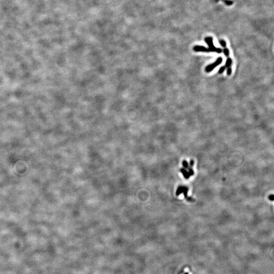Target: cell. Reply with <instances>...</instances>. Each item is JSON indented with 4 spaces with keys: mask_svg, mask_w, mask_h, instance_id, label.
<instances>
[{
    "mask_svg": "<svg viewBox=\"0 0 274 274\" xmlns=\"http://www.w3.org/2000/svg\"><path fill=\"white\" fill-rule=\"evenodd\" d=\"M205 41L207 43L209 48L213 49L215 52H217V54H221L222 52V50L220 48H216L214 46V44L213 42L212 37H206L205 38Z\"/></svg>",
    "mask_w": 274,
    "mask_h": 274,
    "instance_id": "6da1fadb",
    "label": "cell"
},
{
    "mask_svg": "<svg viewBox=\"0 0 274 274\" xmlns=\"http://www.w3.org/2000/svg\"><path fill=\"white\" fill-rule=\"evenodd\" d=\"M222 60H223V59H222L221 57H218V58L216 60L215 62H214V63L210 64V65H208L207 67H205V72H207V73H209V72H211L212 71L214 70V68H215L216 67H217L220 64L222 63Z\"/></svg>",
    "mask_w": 274,
    "mask_h": 274,
    "instance_id": "7a4b0ae2",
    "label": "cell"
},
{
    "mask_svg": "<svg viewBox=\"0 0 274 274\" xmlns=\"http://www.w3.org/2000/svg\"><path fill=\"white\" fill-rule=\"evenodd\" d=\"M194 50L196 52H215L214 50L210 48H205L203 46H199L197 45L194 47Z\"/></svg>",
    "mask_w": 274,
    "mask_h": 274,
    "instance_id": "3957f363",
    "label": "cell"
},
{
    "mask_svg": "<svg viewBox=\"0 0 274 274\" xmlns=\"http://www.w3.org/2000/svg\"><path fill=\"white\" fill-rule=\"evenodd\" d=\"M232 59H231L229 57H228L227 60L226 61V65H225V66H226V68H228L231 67V66H232Z\"/></svg>",
    "mask_w": 274,
    "mask_h": 274,
    "instance_id": "277c9868",
    "label": "cell"
},
{
    "mask_svg": "<svg viewBox=\"0 0 274 274\" xmlns=\"http://www.w3.org/2000/svg\"><path fill=\"white\" fill-rule=\"evenodd\" d=\"M223 53H224V55L226 56V57H229V49L226 48V47H225L224 49H223Z\"/></svg>",
    "mask_w": 274,
    "mask_h": 274,
    "instance_id": "5b68a950",
    "label": "cell"
},
{
    "mask_svg": "<svg viewBox=\"0 0 274 274\" xmlns=\"http://www.w3.org/2000/svg\"><path fill=\"white\" fill-rule=\"evenodd\" d=\"M222 1H223L228 6L232 5L233 4V2H232V1H231V0H222Z\"/></svg>",
    "mask_w": 274,
    "mask_h": 274,
    "instance_id": "8992f818",
    "label": "cell"
},
{
    "mask_svg": "<svg viewBox=\"0 0 274 274\" xmlns=\"http://www.w3.org/2000/svg\"><path fill=\"white\" fill-rule=\"evenodd\" d=\"M219 43L220 44V45L224 48H225L226 46V43L223 40H220L219 41Z\"/></svg>",
    "mask_w": 274,
    "mask_h": 274,
    "instance_id": "52a82bcc",
    "label": "cell"
},
{
    "mask_svg": "<svg viewBox=\"0 0 274 274\" xmlns=\"http://www.w3.org/2000/svg\"><path fill=\"white\" fill-rule=\"evenodd\" d=\"M226 66H222V67H221L220 69L219 70V71H218V73L219 74H222L223 72H224V71L226 70Z\"/></svg>",
    "mask_w": 274,
    "mask_h": 274,
    "instance_id": "ba28073f",
    "label": "cell"
},
{
    "mask_svg": "<svg viewBox=\"0 0 274 274\" xmlns=\"http://www.w3.org/2000/svg\"><path fill=\"white\" fill-rule=\"evenodd\" d=\"M232 68L231 67H229V68H228L227 70V74L228 75H231L232 74Z\"/></svg>",
    "mask_w": 274,
    "mask_h": 274,
    "instance_id": "9c48e42d",
    "label": "cell"
},
{
    "mask_svg": "<svg viewBox=\"0 0 274 274\" xmlns=\"http://www.w3.org/2000/svg\"><path fill=\"white\" fill-rule=\"evenodd\" d=\"M273 197H274V196H273V195H272V196H271V197H270V200H271L273 201Z\"/></svg>",
    "mask_w": 274,
    "mask_h": 274,
    "instance_id": "30bf717a",
    "label": "cell"
},
{
    "mask_svg": "<svg viewBox=\"0 0 274 274\" xmlns=\"http://www.w3.org/2000/svg\"><path fill=\"white\" fill-rule=\"evenodd\" d=\"M188 274V273H185V274Z\"/></svg>",
    "mask_w": 274,
    "mask_h": 274,
    "instance_id": "8fae6325",
    "label": "cell"
}]
</instances>
